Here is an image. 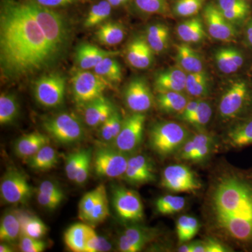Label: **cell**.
Wrapping results in <instances>:
<instances>
[{"label":"cell","instance_id":"cell-1","mask_svg":"<svg viewBox=\"0 0 252 252\" xmlns=\"http://www.w3.org/2000/svg\"><path fill=\"white\" fill-rule=\"evenodd\" d=\"M70 41V27L59 11L29 0H1V74L19 79L59 62Z\"/></svg>","mask_w":252,"mask_h":252},{"label":"cell","instance_id":"cell-2","mask_svg":"<svg viewBox=\"0 0 252 252\" xmlns=\"http://www.w3.org/2000/svg\"><path fill=\"white\" fill-rule=\"evenodd\" d=\"M207 236L252 252V168L220 160L208 177L201 205Z\"/></svg>","mask_w":252,"mask_h":252},{"label":"cell","instance_id":"cell-3","mask_svg":"<svg viewBox=\"0 0 252 252\" xmlns=\"http://www.w3.org/2000/svg\"><path fill=\"white\" fill-rule=\"evenodd\" d=\"M190 134L178 123L160 122L154 125L149 134V144L159 157L167 158L177 153Z\"/></svg>","mask_w":252,"mask_h":252},{"label":"cell","instance_id":"cell-4","mask_svg":"<svg viewBox=\"0 0 252 252\" xmlns=\"http://www.w3.org/2000/svg\"><path fill=\"white\" fill-rule=\"evenodd\" d=\"M219 116L224 122L234 121L252 112V93L245 81H235L220 97Z\"/></svg>","mask_w":252,"mask_h":252},{"label":"cell","instance_id":"cell-5","mask_svg":"<svg viewBox=\"0 0 252 252\" xmlns=\"http://www.w3.org/2000/svg\"><path fill=\"white\" fill-rule=\"evenodd\" d=\"M43 127L59 144L77 143L84 138L85 130L79 118L70 113L64 112L48 118Z\"/></svg>","mask_w":252,"mask_h":252},{"label":"cell","instance_id":"cell-6","mask_svg":"<svg viewBox=\"0 0 252 252\" xmlns=\"http://www.w3.org/2000/svg\"><path fill=\"white\" fill-rule=\"evenodd\" d=\"M161 185L173 193H194L203 188V184L193 170L184 164H172L162 171Z\"/></svg>","mask_w":252,"mask_h":252},{"label":"cell","instance_id":"cell-7","mask_svg":"<svg viewBox=\"0 0 252 252\" xmlns=\"http://www.w3.org/2000/svg\"><path fill=\"white\" fill-rule=\"evenodd\" d=\"M73 94L78 104H86L99 98L109 85V81L95 73L79 71L72 79Z\"/></svg>","mask_w":252,"mask_h":252},{"label":"cell","instance_id":"cell-8","mask_svg":"<svg viewBox=\"0 0 252 252\" xmlns=\"http://www.w3.org/2000/svg\"><path fill=\"white\" fill-rule=\"evenodd\" d=\"M65 90V78L59 73H51L39 77L35 81L34 95L41 105L56 107L64 101Z\"/></svg>","mask_w":252,"mask_h":252},{"label":"cell","instance_id":"cell-9","mask_svg":"<svg viewBox=\"0 0 252 252\" xmlns=\"http://www.w3.org/2000/svg\"><path fill=\"white\" fill-rule=\"evenodd\" d=\"M112 203L118 217L124 221L137 223L143 220V204L135 190L124 187H114Z\"/></svg>","mask_w":252,"mask_h":252},{"label":"cell","instance_id":"cell-10","mask_svg":"<svg viewBox=\"0 0 252 252\" xmlns=\"http://www.w3.org/2000/svg\"><path fill=\"white\" fill-rule=\"evenodd\" d=\"M0 193L5 203H25L31 198L32 187L22 172L16 168H11L1 179Z\"/></svg>","mask_w":252,"mask_h":252},{"label":"cell","instance_id":"cell-11","mask_svg":"<svg viewBox=\"0 0 252 252\" xmlns=\"http://www.w3.org/2000/svg\"><path fill=\"white\" fill-rule=\"evenodd\" d=\"M129 157L117 149L102 147L96 151L94 169L96 175L105 178L115 179L124 176Z\"/></svg>","mask_w":252,"mask_h":252},{"label":"cell","instance_id":"cell-12","mask_svg":"<svg viewBox=\"0 0 252 252\" xmlns=\"http://www.w3.org/2000/svg\"><path fill=\"white\" fill-rule=\"evenodd\" d=\"M145 122L144 113H134L124 121L122 130L114 142L116 149L127 154L138 148L143 140Z\"/></svg>","mask_w":252,"mask_h":252},{"label":"cell","instance_id":"cell-13","mask_svg":"<svg viewBox=\"0 0 252 252\" xmlns=\"http://www.w3.org/2000/svg\"><path fill=\"white\" fill-rule=\"evenodd\" d=\"M203 17L209 34L214 39L230 41L236 37V29L222 14L215 3H207L204 6Z\"/></svg>","mask_w":252,"mask_h":252},{"label":"cell","instance_id":"cell-14","mask_svg":"<svg viewBox=\"0 0 252 252\" xmlns=\"http://www.w3.org/2000/svg\"><path fill=\"white\" fill-rule=\"evenodd\" d=\"M126 105L134 113H144L153 105V94L146 81L136 78L127 84L124 93Z\"/></svg>","mask_w":252,"mask_h":252},{"label":"cell","instance_id":"cell-15","mask_svg":"<svg viewBox=\"0 0 252 252\" xmlns=\"http://www.w3.org/2000/svg\"><path fill=\"white\" fill-rule=\"evenodd\" d=\"M225 149H241L252 146V112L237 119L223 135Z\"/></svg>","mask_w":252,"mask_h":252},{"label":"cell","instance_id":"cell-16","mask_svg":"<svg viewBox=\"0 0 252 252\" xmlns=\"http://www.w3.org/2000/svg\"><path fill=\"white\" fill-rule=\"evenodd\" d=\"M155 228L132 225L124 230L118 240V248L122 252H140L151 241L157 238Z\"/></svg>","mask_w":252,"mask_h":252},{"label":"cell","instance_id":"cell-17","mask_svg":"<svg viewBox=\"0 0 252 252\" xmlns=\"http://www.w3.org/2000/svg\"><path fill=\"white\" fill-rule=\"evenodd\" d=\"M124 177L127 182L134 185L154 182L156 175L153 162L144 154L131 157L129 158Z\"/></svg>","mask_w":252,"mask_h":252},{"label":"cell","instance_id":"cell-18","mask_svg":"<svg viewBox=\"0 0 252 252\" xmlns=\"http://www.w3.org/2000/svg\"><path fill=\"white\" fill-rule=\"evenodd\" d=\"M154 53L146 39L137 37L127 46L126 59L132 67L139 69H147L153 62Z\"/></svg>","mask_w":252,"mask_h":252},{"label":"cell","instance_id":"cell-19","mask_svg":"<svg viewBox=\"0 0 252 252\" xmlns=\"http://www.w3.org/2000/svg\"><path fill=\"white\" fill-rule=\"evenodd\" d=\"M117 51H107L100 49L94 44H81L76 51V61L79 67L84 70L94 69L99 62L105 58L115 57Z\"/></svg>","mask_w":252,"mask_h":252},{"label":"cell","instance_id":"cell-20","mask_svg":"<svg viewBox=\"0 0 252 252\" xmlns=\"http://www.w3.org/2000/svg\"><path fill=\"white\" fill-rule=\"evenodd\" d=\"M114 110L111 102L102 96L86 104L84 120L90 127H97L107 121Z\"/></svg>","mask_w":252,"mask_h":252},{"label":"cell","instance_id":"cell-21","mask_svg":"<svg viewBox=\"0 0 252 252\" xmlns=\"http://www.w3.org/2000/svg\"><path fill=\"white\" fill-rule=\"evenodd\" d=\"M187 74L180 68H172L158 74L155 88L158 93L182 92L185 90Z\"/></svg>","mask_w":252,"mask_h":252},{"label":"cell","instance_id":"cell-22","mask_svg":"<svg viewBox=\"0 0 252 252\" xmlns=\"http://www.w3.org/2000/svg\"><path fill=\"white\" fill-rule=\"evenodd\" d=\"M49 142L47 135L38 132H32L22 136L16 141L15 152L18 157L29 159Z\"/></svg>","mask_w":252,"mask_h":252},{"label":"cell","instance_id":"cell-23","mask_svg":"<svg viewBox=\"0 0 252 252\" xmlns=\"http://www.w3.org/2000/svg\"><path fill=\"white\" fill-rule=\"evenodd\" d=\"M215 59L220 72L230 74L238 71L244 64V56L238 50L223 48L215 53Z\"/></svg>","mask_w":252,"mask_h":252},{"label":"cell","instance_id":"cell-24","mask_svg":"<svg viewBox=\"0 0 252 252\" xmlns=\"http://www.w3.org/2000/svg\"><path fill=\"white\" fill-rule=\"evenodd\" d=\"M176 48L177 61L183 70L188 73L203 72V61L195 50L187 44H180Z\"/></svg>","mask_w":252,"mask_h":252},{"label":"cell","instance_id":"cell-25","mask_svg":"<svg viewBox=\"0 0 252 252\" xmlns=\"http://www.w3.org/2000/svg\"><path fill=\"white\" fill-rule=\"evenodd\" d=\"M21 235V223L18 211L5 212L0 223V240L4 243H14Z\"/></svg>","mask_w":252,"mask_h":252},{"label":"cell","instance_id":"cell-26","mask_svg":"<svg viewBox=\"0 0 252 252\" xmlns=\"http://www.w3.org/2000/svg\"><path fill=\"white\" fill-rule=\"evenodd\" d=\"M157 101L159 109L162 112L179 115L183 112L189 102L182 92L175 91L158 93Z\"/></svg>","mask_w":252,"mask_h":252},{"label":"cell","instance_id":"cell-27","mask_svg":"<svg viewBox=\"0 0 252 252\" xmlns=\"http://www.w3.org/2000/svg\"><path fill=\"white\" fill-rule=\"evenodd\" d=\"M177 31L180 39L187 44L200 42L206 36L203 23L197 17L181 23Z\"/></svg>","mask_w":252,"mask_h":252},{"label":"cell","instance_id":"cell-28","mask_svg":"<svg viewBox=\"0 0 252 252\" xmlns=\"http://www.w3.org/2000/svg\"><path fill=\"white\" fill-rule=\"evenodd\" d=\"M18 215L21 223V235L40 239L47 233V226L37 217L24 212L18 211Z\"/></svg>","mask_w":252,"mask_h":252},{"label":"cell","instance_id":"cell-29","mask_svg":"<svg viewBox=\"0 0 252 252\" xmlns=\"http://www.w3.org/2000/svg\"><path fill=\"white\" fill-rule=\"evenodd\" d=\"M96 37L104 45L114 46L120 44L125 36V31L122 25L108 21L101 25L96 32Z\"/></svg>","mask_w":252,"mask_h":252},{"label":"cell","instance_id":"cell-30","mask_svg":"<svg viewBox=\"0 0 252 252\" xmlns=\"http://www.w3.org/2000/svg\"><path fill=\"white\" fill-rule=\"evenodd\" d=\"M215 138L211 134L208 132H199L198 133L190 135L188 140L186 141L180 150L176 154V157L178 160L188 161L189 157L191 155L194 151L210 144H215Z\"/></svg>","mask_w":252,"mask_h":252},{"label":"cell","instance_id":"cell-31","mask_svg":"<svg viewBox=\"0 0 252 252\" xmlns=\"http://www.w3.org/2000/svg\"><path fill=\"white\" fill-rule=\"evenodd\" d=\"M89 225L76 223L71 225L64 235L66 246L74 252H84Z\"/></svg>","mask_w":252,"mask_h":252},{"label":"cell","instance_id":"cell-32","mask_svg":"<svg viewBox=\"0 0 252 252\" xmlns=\"http://www.w3.org/2000/svg\"><path fill=\"white\" fill-rule=\"evenodd\" d=\"M169 29L163 24H155L149 26L146 32V40L154 53L160 54L168 46Z\"/></svg>","mask_w":252,"mask_h":252},{"label":"cell","instance_id":"cell-33","mask_svg":"<svg viewBox=\"0 0 252 252\" xmlns=\"http://www.w3.org/2000/svg\"><path fill=\"white\" fill-rule=\"evenodd\" d=\"M57 162V152L49 144L44 146L37 153L28 159L29 166L39 171L51 170L56 166Z\"/></svg>","mask_w":252,"mask_h":252},{"label":"cell","instance_id":"cell-34","mask_svg":"<svg viewBox=\"0 0 252 252\" xmlns=\"http://www.w3.org/2000/svg\"><path fill=\"white\" fill-rule=\"evenodd\" d=\"M112 9L107 0H99L91 6L84 21V26L94 28L103 23L112 14Z\"/></svg>","mask_w":252,"mask_h":252},{"label":"cell","instance_id":"cell-35","mask_svg":"<svg viewBox=\"0 0 252 252\" xmlns=\"http://www.w3.org/2000/svg\"><path fill=\"white\" fill-rule=\"evenodd\" d=\"M200 228L199 220L195 217L190 215L179 217L176 223V232L179 241L182 243L190 241L198 233Z\"/></svg>","mask_w":252,"mask_h":252},{"label":"cell","instance_id":"cell-36","mask_svg":"<svg viewBox=\"0 0 252 252\" xmlns=\"http://www.w3.org/2000/svg\"><path fill=\"white\" fill-rule=\"evenodd\" d=\"M94 72L109 82L119 83L122 80V69L119 62L109 56L94 67Z\"/></svg>","mask_w":252,"mask_h":252},{"label":"cell","instance_id":"cell-37","mask_svg":"<svg viewBox=\"0 0 252 252\" xmlns=\"http://www.w3.org/2000/svg\"><path fill=\"white\" fill-rule=\"evenodd\" d=\"M187 205L185 197L180 195H165L156 201V210L160 215H171L182 212Z\"/></svg>","mask_w":252,"mask_h":252},{"label":"cell","instance_id":"cell-38","mask_svg":"<svg viewBox=\"0 0 252 252\" xmlns=\"http://www.w3.org/2000/svg\"><path fill=\"white\" fill-rule=\"evenodd\" d=\"M185 90L190 95L201 97L207 95L209 91V79L205 72L188 73L186 80Z\"/></svg>","mask_w":252,"mask_h":252},{"label":"cell","instance_id":"cell-39","mask_svg":"<svg viewBox=\"0 0 252 252\" xmlns=\"http://www.w3.org/2000/svg\"><path fill=\"white\" fill-rule=\"evenodd\" d=\"M19 111L18 101L11 94H1L0 96V124L6 125L14 122Z\"/></svg>","mask_w":252,"mask_h":252},{"label":"cell","instance_id":"cell-40","mask_svg":"<svg viewBox=\"0 0 252 252\" xmlns=\"http://www.w3.org/2000/svg\"><path fill=\"white\" fill-rule=\"evenodd\" d=\"M135 9L144 14L167 15L169 13L167 0H132Z\"/></svg>","mask_w":252,"mask_h":252},{"label":"cell","instance_id":"cell-41","mask_svg":"<svg viewBox=\"0 0 252 252\" xmlns=\"http://www.w3.org/2000/svg\"><path fill=\"white\" fill-rule=\"evenodd\" d=\"M212 116V106L208 102L200 100L198 107L187 123L198 130H202L210 122Z\"/></svg>","mask_w":252,"mask_h":252},{"label":"cell","instance_id":"cell-42","mask_svg":"<svg viewBox=\"0 0 252 252\" xmlns=\"http://www.w3.org/2000/svg\"><path fill=\"white\" fill-rule=\"evenodd\" d=\"M108 216V199H107L105 187L103 186L88 222L91 224H98L101 222L104 221Z\"/></svg>","mask_w":252,"mask_h":252},{"label":"cell","instance_id":"cell-43","mask_svg":"<svg viewBox=\"0 0 252 252\" xmlns=\"http://www.w3.org/2000/svg\"><path fill=\"white\" fill-rule=\"evenodd\" d=\"M207 0H177L173 6L174 13L181 17H191L198 14Z\"/></svg>","mask_w":252,"mask_h":252},{"label":"cell","instance_id":"cell-44","mask_svg":"<svg viewBox=\"0 0 252 252\" xmlns=\"http://www.w3.org/2000/svg\"><path fill=\"white\" fill-rule=\"evenodd\" d=\"M103 185H99L91 191L88 192L81 198L79 205V217L81 220L88 222L94 204L97 201Z\"/></svg>","mask_w":252,"mask_h":252},{"label":"cell","instance_id":"cell-45","mask_svg":"<svg viewBox=\"0 0 252 252\" xmlns=\"http://www.w3.org/2000/svg\"><path fill=\"white\" fill-rule=\"evenodd\" d=\"M234 250L223 242L212 237L193 242V252H230Z\"/></svg>","mask_w":252,"mask_h":252},{"label":"cell","instance_id":"cell-46","mask_svg":"<svg viewBox=\"0 0 252 252\" xmlns=\"http://www.w3.org/2000/svg\"><path fill=\"white\" fill-rule=\"evenodd\" d=\"M88 150H81L79 152H74L71 154L67 157L66 160L65 172L67 178L69 180L74 182L76 179V176Z\"/></svg>","mask_w":252,"mask_h":252},{"label":"cell","instance_id":"cell-47","mask_svg":"<svg viewBox=\"0 0 252 252\" xmlns=\"http://www.w3.org/2000/svg\"><path fill=\"white\" fill-rule=\"evenodd\" d=\"M46 248V243L39 239L30 238L21 235L20 237L19 248L23 252H41Z\"/></svg>","mask_w":252,"mask_h":252},{"label":"cell","instance_id":"cell-48","mask_svg":"<svg viewBox=\"0 0 252 252\" xmlns=\"http://www.w3.org/2000/svg\"><path fill=\"white\" fill-rule=\"evenodd\" d=\"M216 5L220 11L251 10L247 0H217Z\"/></svg>","mask_w":252,"mask_h":252},{"label":"cell","instance_id":"cell-49","mask_svg":"<svg viewBox=\"0 0 252 252\" xmlns=\"http://www.w3.org/2000/svg\"><path fill=\"white\" fill-rule=\"evenodd\" d=\"M29 1L44 7L55 9L73 6V5L79 4L84 0H29Z\"/></svg>","mask_w":252,"mask_h":252},{"label":"cell","instance_id":"cell-50","mask_svg":"<svg viewBox=\"0 0 252 252\" xmlns=\"http://www.w3.org/2000/svg\"><path fill=\"white\" fill-rule=\"evenodd\" d=\"M91 162V152L90 150H88L85 158L81 163L80 168L76 176L75 180H74V182L77 185H84L89 178V173H90Z\"/></svg>","mask_w":252,"mask_h":252},{"label":"cell","instance_id":"cell-51","mask_svg":"<svg viewBox=\"0 0 252 252\" xmlns=\"http://www.w3.org/2000/svg\"><path fill=\"white\" fill-rule=\"evenodd\" d=\"M37 192L51 195V196L64 198V193H63L62 189L60 188L59 186L49 180L41 182L38 188Z\"/></svg>","mask_w":252,"mask_h":252},{"label":"cell","instance_id":"cell-52","mask_svg":"<svg viewBox=\"0 0 252 252\" xmlns=\"http://www.w3.org/2000/svg\"><path fill=\"white\" fill-rule=\"evenodd\" d=\"M63 198L51 196L46 194L37 192V201L39 205L48 210H55L62 203Z\"/></svg>","mask_w":252,"mask_h":252},{"label":"cell","instance_id":"cell-53","mask_svg":"<svg viewBox=\"0 0 252 252\" xmlns=\"http://www.w3.org/2000/svg\"><path fill=\"white\" fill-rule=\"evenodd\" d=\"M215 144H210V145L203 146L194 151L191 155L189 157L188 162H200L206 160L207 158L210 157L212 150L215 149Z\"/></svg>","mask_w":252,"mask_h":252},{"label":"cell","instance_id":"cell-54","mask_svg":"<svg viewBox=\"0 0 252 252\" xmlns=\"http://www.w3.org/2000/svg\"><path fill=\"white\" fill-rule=\"evenodd\" d=\"M99 236L92 227L89 226L86 238L85 251L84 252H97Z\"/></svg>","mask_w":252,"mask_h":252},{"label":"cell","instance_id":"cell-55","mask_svg":"<svg viewBox=\"0 0 252 252\" xmlns=\"http://www.w3.org/2000/svg\"><path fill=\"white\" fill-rule=\"evenodd\" d=\"M100 136L106 142H114V127H113L112 114L101 125Z\"/></svg>","mask_w":252,"mask_h":252},{"label":"cell","instance_id":"cell-56","mask_svg":"<svg viewBox=\"0 0 252 252\" xmlns=\"http://www.w3.org/2000/svg\"><path fill=\"white\" fill-rule=\"evenodd\" d=\"M199 99H193V100L189 101L186 106L183 112L180 114V119L184 122H187L189 120V118L193 115L195 112V109L198 107Z\"/></svg>","mask_w":252,"mask_h":252},{"label":"cell","instance_id":"cell-57","mask_svg":"<svg viewBox=\"0 0 252 252\" xmlns=\"http://www.w3.org/2000/svg\"><path fill=\"white\" fill-rule=\"evenodd\" d=\"M112 245L103 237L99 236L98 248L97 252H104L110 251Z\"/></svg>","mask_w":252,"mask_h":252},{"label":"cell","instance_id":"cell-58","mask_svg":"<svg viewBox=\"0 0 252 252\" xmlns=\"http://www.w3.org/2000/svg\"><path fill=\"white\" fill-rule=\"evenodd\" d=\"M179 252H193V242H187L177 249Z\"/></svg>","mask_w":252,"mask_h":252},{"label":"cell","instance_id":"cell-59","mask_svg":"<svg viewBox=\"0 0 252 252\" xmlns=\"http://www.w3.org/2000/svg\"><path fill=\"white\" fill-rule=\"evenodd\" d=\"M130 0H107V1L112 5L113 8L120 7L124 6L130 1Z\"/></svg>","mask_w":252,"mask_h":252},{"label":"cell","instance_id":"cell-60","mask_svg":"<svg viewBox=\"0 0 252 252\" xmlns=\"http://www.w3.org/2000/svg\"><path fill=\"white\" fill-rule=\"evenodd\" d=\"M246 36L249 44L252 46V20L247 27Z\"/></svg>","mask_w":252,"mask_h":252},{"label":"cell","instance_id":"cell-61","mask_svg":"<svg viewBox=\"0 0 252 252\" xmlns=\"http://www.w3.org/2000/svg\"><path fill=\"white\" fill-rule=\"evenodd\" d=\"M14 252V249L11 248V245H9L8 243H1L0 245V252Z\"/></svg>","mask_w":252,"mask_h":252},{"label":"cell","instance_id":"cell-62","mask_svg":"<svg viewBox=\"0 0 252 252\" xmlns=\"http://www.w3.org/2000/svg\"><path fill=\"white\" fill-rule=\"evenodd\" d=\"M247 1H252V0H247Z\"/></svg>","mask_w":252,"mask_h":252}]
</instances>
